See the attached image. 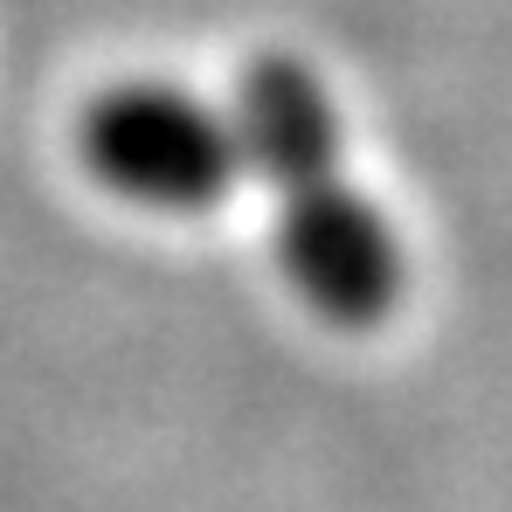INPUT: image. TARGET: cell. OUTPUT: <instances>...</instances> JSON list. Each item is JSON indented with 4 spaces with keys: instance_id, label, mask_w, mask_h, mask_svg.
<instances>
[{
    "instance_id": "obj_1",
    "label": "cell",
    "mask_w": 512,
    "mask_h": 512,
    "mask_svg": "<svg viewBox=\"0 0 512 512\" xmlns=\"http://www.w3.org/2000/svg\"><path fill=\"white\" fill-rule=\"evenodd\" d=\"M243 167L277 187V263L298 305L340 333H374L402 312L409 256L395 222L353 187L340 153V104L298 56L270 49L236 84Z\"/></svg>"
},
{
    "instance_id": "obj_2",
    "label": "cell",
    "mask_w": 512,
    "mask_h": 512,
    "mask_svg": "<svg viewBox=\"0 0 512 512\" xmlns=\"http://www.w3.org/2000/svg\"><path fill=\"white\" fill-rule=\"evenodd\" d=\"M84 173L153 215H208L243 180L236 118L160 77H125L77 111Z\"/></svg>"
}]
</instances>
